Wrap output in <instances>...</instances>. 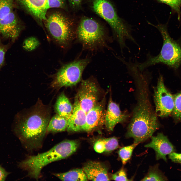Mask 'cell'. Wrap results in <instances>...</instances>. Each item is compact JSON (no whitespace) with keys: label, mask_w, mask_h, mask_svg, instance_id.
<instances>
[{"label":"cell","mask_w":181,"mask_h":181,"mask_svg":"<svg viewBox=\"0 0 181 181\" xmlns=\"http://www.w3.org/2000/svg\"><path fill=\"white\" fill-rule=\"evenodd\" d=\"M72 113L67 119V130L75 132L85 130L86 113L80 107L75 96Z\"/></svg>","instance_id":"14"},{"label":"cell","mask_w":181,"mask_h":181,"mask_svg":"<svg viewBox=\"0 0 181 181\" xmlns=\"http://www.w3.org/2000/svg\"><path fill=\"white\" fill-rule=\"evenodd\" d=\"M48 9L58 8L65 9L66 8V0H47Z\"/></svg>","instance_id":"28"},{"label":"cell","mask_w":181,"mask_h":181,"mask_svg":"<svg viewBox=\"0 0 181 181\" xmlns=\"http://www.w3.org/2000/svg\"><path fill=\"white\" fill-rule=\"evenodd\" d=\"M45 26L53 40L62 47L67 46L74 36L73 24L70 18L59 11L47 15Z\"/></svg>","instance_id":"6"},{"label":"cell","mask_w":181,"mask_h":181,"mask_svg":"<svg viewBox=\"0 0 181 181\" xmlns=\"http://www.w3.org/2000/svg\"><path fill=\"white\" fill-rule=\"evenodd\" d=\"M51 109L39 100L30 108L15 117V131L27 151H36L42 147L50 120Z\"/></svg>","instance_id":"1"},{"label":"cell","mask_w":181,"mask_h":181,"mask_svg":"<svg viewBox=\"0 0 181 181\" xmlns=\"http://www.w3.org/2000/svg\"><path fill=\"white\" fill-rule=\"evenodd\" d=\"M174 106L171 115L175 123L181 122V90L174 95Z\"/></svg>","instance_id":"23"},{"label":"cell","mask_w":181,"mask_h":181,"mask_svg":"<svg viewBox=\"0 0 181 181\" xmlns=\"http://www.w3.org/2000/svg\"><path fill=\"white\" fill-rule=\"evenodd\" d=\"M112 179L115 181H128L125 169L122 167L119 171L112 175Z\"/></svg>","instance_id":"29"},{"label":"cell","mask_w":181,"mask_h":181,"mask_svg":"<svg viewBox=\"0 0 181 181\" xmlns=\"http://www.w3.org/2000/svg\"><path fill=\"white\" fill-rule=\"evenodd\" d=\"M79 41L89 49L105 44L106 33L102 25L96 20L84 17L80 20L76 31Z\"/></svg>","instance_id":"7"},{"label":"cell","mask_w":181,"mask_h":181,"mask_svg":"<svg viewBox=\"0 0 181 181\" xmlns=\"http://www.w3.org/2000/svg\"><path fill=\"white\" fill-rule=\"evenodd\" d=\"M70 6L74 10H77L80 8L82 0H68Z\"/></svg>","instance_id":"32"},{"label":"cell","mask_w":181,"mask_h":181,"mask_svg":"<svg viewBox=\"0 0 181 181\" xmlns=\"http://www.w3.org/2000/svg\"><path fill=\"white\" fill-rule=\"evenodd\" d=\"M168 158L173 162L181 164V153L173 152L168 155Z\"/></svg>","instance_id":"31"},{"label":"cell","mask_w":181,"mask_h":181,"mask_svg":"<svg viewBox=\"0 0 181 181\" xmlns=\"http://www.w3.org/2000/svg\"><path fill=\"white\" fill-rule=\"evenodd\" d=\"M39 44V41L36 38L31 37L24 40L23 44V47L26 50L31 51L37 48Z\"/></svg>","instance_id":"26"},{"label":"cell","mask_w":181,"mask_h":181,"mask_svg":"<svg viewBox=\"0 0 181 181\" xmlns=\"http://www.w3.org/2000/svg\"><path fill=\"white\" fill-rule=\"evenodd\" d=\"M27 12L40 21L45 20L49 9L47 0H16Z\"/></svg>","instance_id":"13"},{"label":"cell","mask_w":181,"mask_h":181,"mask_svg":"<svg viewBox=\"0 0 181 181\" xmlns=\"http://www.w3.org/2000/svg\"><path fill=\"white\" fill-rule=\"evenodd\" d=\"M160 32L163 39V44L161 51L158 55L152 56L148 55L146 60L137 63V66L141 71L150 66L162 63L176 69L181 64V46L179 42L172 38L169 35L166 25H153Z\"/></svg>","instance_id":"4"},{"label":"cell","mask_w":181,"mask_h":181,"mask_svg":"<svg viewBox=\"0 0 181 181\" xmlns=\"http://www.w3.org/2000/svg\"><path fill=\"white\" fill-rule=\"evenodd\" d=\"M99 90L94 81L83 80L76 96L81 107L86 113L98 103Z\"/></svg>","instance_id":"10"},{"label":"cell","mask_w":181,"mask_h":181,"mask_svg":"<svg viewBox=\"0 0 181 181\" xmlns=\"http://www.w3.org/2000/svg\"><path fill=\"white\" fill-rule=\"evenodd\" d=\"M78 146L77 141L65 140L47 151L28 156L19 163L18 166L26 171L29 177L37 180L44 167L52 162L69 157L76 151Z\"/></svg>","instance_id":"3"},{"label":"cell","mask_w":181,"mask_h":181,"mask_svg":"<svg viewBox=\"0 0 181 181\" xmlns=\"http://www.w3.org/2000/svg\"><path fill=\"white\" fill-rule=\"evenodd\" d=\"M73 108L67 97L64 93H61L58 98L55 106L57 114L67 119L71 114Z\"/></svg>","instance_id":"18"},{"label":"cell","mask_w":181,"mask_h":181,"mask_svg":"<svg viewBox=\"0 0 181 181\" xmlns=\"http://www.w3.org/2000/svg\"><path fill=\"white\" fill-rule=\"evenodd\" d=\"M10 46L9 43L4 44L0 37V69L4 64L5 54Z\"/></svg>","instance_id":"30"},{"label":"cell","mask_w":181,"mask_h":181,"mask_svg":"<svg viewBox=\"0 0 181 181\" xmlns=\"http://www.w3.org/2000/svg\"><path fill=\"white\" fill-rule=\"evenodd\" d=\"M158 164L150 167L148 172L142 181H162L167 180V177L159 169Z\"/></svg>","instance_id":"22"},{"label":"cell","mask_w":181,"mask_h":181,"mask_svg":"<svg viewBox=\"0 0 181 181\" xmlns=\"http://www.w3.org/2000/svg\"><path fill=\"white\" fill-rule=\"evenodd\" d=\"M139 144L134 142L132 144L120 149L118 153L122 164H125L130 158L135 148Z\"/></svg>","instance_id":"24"},{"label":"cell","mask_w":181,"mask_h":181,"mask_svg":"<svg viewBox=\"0 0 181 181\" xmlns=\"http://www.w3.org/2000/svg\"><path fill=\"white\" fill-rule=\"evenodd\" d=\"M83 169L89 180L93 181L110 180L107 168L99 162L90 161L84 165Z\"/></svg>","instance_id":"17"},{"label":"cell","mask_w":181,"mask_h":181,"mask_svg":"<svg viewBox=\"0 0 181 181\" xmlns=\"http://www.w3.org/2000/svg\"><path fill=\"white\" fill-rule=\"evenodd\" d=\"M14 0H0V20L13 11Z\"/></svg>","instance_id":"25"},{"label":"cell","mask_w":181,"mask_h":181,"mask_svg":"<svg viewBox=\"0 0 181 181\" xmlns=\"http://www.w3.org/2000/svg\"><path fill=\"white\" fill-rule=\"evenodd\" d=\"M9 173L0 166V181H4Z\"/></svg>","instance_id":"33"},{"label":"cell","mask_w":181,"mask_h":181,"mask_svg":"<svg viewBox=\"0 0 181 181\" xmlns=\"http://www.w3.org/2000/svg\"><path fill=\"white\" fill-rule=\"evenodd\" d=\"M67 119L57 114L50 120L47 133H55L65 131L67 130Z\"/></svg>","instance_id":"20"},{"label":"cell","mask_w":181,"mask_h":181,"mask_svg":"<svg viewBox=\"0 0 181 181\" xmlns=\"http://www.w3.org/2000/svg\"><path fill=\"white\" fill-rule=\"evenodd\" d=\"M91 7L96 14L107 22L113 30L121 49L127 48L125 41L129 39L137 44L129 28L118 16L109 0H91Z\"/></svg>","instance_id":"5"},{"label":"cell","mask_w":181,"mask_h":181,"mask_svg":"<svg viewBox=\"0 0 181 181\" xmlns=\"http://www.w3.org/2000/svg\"><path fill=\"white\" fill-rule=\"evenodd\" d=\"M151 141L145 147L153 149L156 154L157 160L163 159L167 162L166 156L173 152L175 149L167 136L162 133H158L155 136H152Z\"/></svg>","instance_id":"11"},{"label":"cell","mask_w":181,"mask_h":181,"mask_svg":"<svg viewBox=\"0 0 181 181\" xmlns=\"http://www.w3.org/2000/svg\"><path fill=\"white\" fill-rule=\"evenodd\" d=\"M128 116L127 114L121 111L118 104L111 99H110L105 113V122L106 127L108 130L113 131L117 124L125 121Z\"/></svg>","instance_id":"16"},{"label":"cell","mask_w":181,"mask_h":181,"mask_svg":"<svg viewBox=\"0 0 181 181\" xmlns=\"http://www.w3.org/2000/svg\"><path fill=\"white\" fill-rule=\"evenodd\" d=\"M105 113L103 103H98L87 112L85 131H92L105 124Z\"/></svg>","instance_id":"15"},{"label":"cell","mask_w":181,"mask_h":181,"mask_svg":"<svg viewBox=\"0 0 181 181\" xmlns=\"http://www.w3.org/2000/svg\"><path fill=\"white\" fill-rule=\"evenodd\" d=\"M154 99L155 105V113L162 117L171 115L174 106V95L165 86L162 76L160 75L155 89Z\"/></svg>","instance_id":"9"},{"label":"cell","mask_w":181,"mask_h":181,"mask_svg":"<svg viewBox=\"0 0 181 181\" xmlns=\"http://www.w3.org/2000/svg\"><path fill=\"white\" fill-rule=\"evenodd\" d=\"M158 0L169 6L172 10L177 13L178 19L179 20L180 19L181 14V0Z\"/></svg>","instance_id":"27"},{"label":"cell","mask_w":181,"mask_h":181,"mask_svg":"<svg viewBox=\"0 0 181 181\" xmlns=\"http://www.w3.org/2000/svg\"><path fill=\"white\" fill-rule=\"evenodd\" d=\"M22 29L18 18L13 11L0 20V34L5 39H9L14 41Z\"/></svg>","instance_id":"12"},{"label":"cell","mask_w":181,"mask_h":181,"mask_svg":"<svg viewBox=\"0 0 181 181\" xmlns=\"http://www.w3.org/2000/svg\"><path fill=\"white\" fill-rule=\"evenodd\" d=\"M119 146L117 139L113 137L97 141L95 144L94 149L97 153H101L104 152H111L118 148Z\"/></svg>","instance_id":"19"},{"label":"cell","mask_w":181,"mask_h":181,"mask_svg":"<svg viewBox=\"0 0 181 181\" xmlns=\"http://www.w3.org/2000/svg\"><path fill=\"white\" fill-rule=\"evenodd\" d=\"M138 100L127 132L134 138L146 140L150 138L158 128L159 124L155 113L153 110L148 95V86H138Z\"/></svg>","instance_id":"2"},{"label":"cell","mask_w":181,"mask_h":181,"mask_svg":"<svg viewBox=\"0 0 181 181\" xmlns=\"http://www.w3.org/2000/svg\"><path fill=\"white\" fill-rule=\"evenodd\" d=\"M89 62L88 59L75 60L63 66L56 74L52 85L58 87L74 86L81 80L83 72Z\"/></svg>","instance_id":"8"},{"label":"cell","mask_w":181,"mask_h":181,"mask_svg":"<svg viewBox=\"0 0 181 181\" xmlns=\"http://www.w3.org/2000/svg\"><path fill=\"white\" fill-rule=\"evenodd\" d=\"M53 174L62 181H83L88 180L83 169H76L65 172L55 173Z\"/></svg>","instance_id":"21"}]
</instances>
